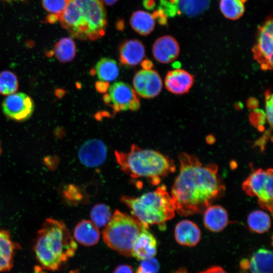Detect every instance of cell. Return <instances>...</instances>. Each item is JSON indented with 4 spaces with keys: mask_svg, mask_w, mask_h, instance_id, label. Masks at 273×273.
<instances>
[{
    "mask_svg": "<svg viewBox=\"0 0 273 273\" xmlns=\"http://www.w3.org/2000/svg\"><path fill=\"white\" fill-rule=\"evenodd\" d=\"M178 159L179 171L170 195L175 211L183 216L203 213L224 194L218 166L213 163L203 165L197 157L186 153L180 154Z\"/></svg>",
    "mask_w": 273,
    "mask_h": 273,
    "instance_id": "obj_1",
    "label": "cell"
},
{
    "mask_svg": "<svg viewBox=\"0 0 273 273\" xmlns=\"http://www.w3.org/2000/svg\"><path fill=\"white\" fill-rule=\"evenodd\" d=\"M77 244L64 223L46 219L38 230L34 246L35 257L42 268L56 271L72 257Z\"/></svg>",
    "mask_w": 273,
    "mask_h": 273,
    "instance_id": "obj_2",
    "label": "cell"
},
{
    "mask_svg": "<svg viewBox=\"0 0 273 273\" xmlns=\"http://www.w3.org/2000/svg\"><path fill=\"white\" fill-rule=\"evenodd\" d=\"M59 21L72 36L84 40L103 36L107 27L106 10L101 0H67Z\"/></svg>",
    "mask_w": 273,
    "mask_h": 273,
    "instance_id": "obj_3",
    "label": "cell"
},
{
    "mask_svg": "<svg viewBox=\"0 0 273 273\" xmlns=\"http://www.w3.org/2000/svg\"><path fill=\"white\" fill-rule=\"evenodd\" d=\"M120 169L132 178H147L154 185L175 171L174 161L161 153L132 145L128 152L115 151Z\"/></svg>",
    "mask_w": 273,
    "mask_h": 273,
    "instance_id": "obj_4",
    "label": "cell"
},
{
    "mask_svg": "<svg viewBox=\"0 0 273 273\" xmlns=\"http://www.w3.org/2000/svg\"><path fill=\"white\" fill-rule=\"evenodd\" d=\"M121 200L132 215L148 227L165 223L175 215L173 200L164 185L138 197L123 196Z\"/></svg>",
    "mask_w": 273,
    "mask_h": 273,
    "instance_id": "obj_5",
    "label": "cell"
},
{
    "mask_svg": "<svg viewBox=\"0 0 273 273\" xmlns=\"http://www.w3.org/2000/svg\"><path fill=\"white\" fill-rule=\"evenodd\" d=\"M143 227V224L132 215L116 210L102 232L103 239L111 249L131 257L134 243Z\"/></svg>",
    "mask_w": 273,
    "mask_h": 273,
    "instance_id": "obj_6",
    "label": "cell"
},
{
    "mask_svg": "<svg viewBox=\"0 0 273 273\" xmlns=\"http://www.w3.org/2000/svg\"><path fill=\"white\" fill-rule=\"evenodd\" d=\"M273 170L272 168H258L247 177L242 188L249 196L256 197L260 207L272 214Z\"/></svg>",
    "mask_w": 273,
    "mask_h": 273,
    "instance_id": "obj_7",
    "label": "cell"
},
{
    "mask_svg": "<svg viewBox=\"0 0 273 273\" xmlns=\"http://www.w3.org/2000/svg\"><path fill=\"white\" fill-rule=\"evenodd\" d=\"M103 101L113 110L114 113L130 110L136 111L140 107V100L134 89L127 83L120 81L112 84Z\"/></svg>",
    "mask_w": 273,
    "mask_h": 273,
    "instance_id": "obj_8",
    "label": "cell"
},
{
    "mask_svg": "<svg viewBox=\"0 0 273 273\" xmlns=\"http://www.w3.org/2000/svg\"><path fill=\"white\" fill-rule=\"evenodd\" d=\"M32 98L23 93H15L7 96L2 103V111L8 118L18 122L28 120L34 110Z\"/></svg>",
    "mask_w": 273,
    "mask_h": 273,
    "instance_id": "obj_9",
    "label": "cell"
},
{
    "mask_svg": "<svg viewBox=\"0 0 273 273\" xmlns=\"http://www.w3.org/2000/svg\"><path fill=\"white\" fill-rule=\"evenodd\" d=\"M273 23L272 17H269L258 31L256 44L253 47V56L261 67L271 69L273 53Z\"/></svg>",
    "mask_w": 273,
    "mask_h": 273,
    "instance_id": "obj_10",
    "label": "cell"
},
{
    "mask_svg": "<svg viewBox=\"0 0 273 273\" xmlns=\"http://www.w3.org/2000/svg\"><path fill=\"white\" fill-rule=\"evenodd\" d=\"M133 89L136 95L145 99L157 97L162 88V80L158 73L152 69L138 71L132 79Z\"/></svg>",
    "mask_w": 273,
    "mask_h": 273,
    "instance_id": "obj_11",
    "label": "cell"
},
{
    "mask_svg": "<svg viewBox=\"0 0 273 273\" xmlns=\"http://www.w3.org/2000/svg\"><path fill=\"white\" fill-rule=\"evenodd\" d=\"M107 155L106 146L97 139H89L80 147L78 156L80 162L88 167H96L103 164Z\"/></svg>",
    "mask_w": 273,
    "mask_h": 273,
    "instance_id": "obj_12",
    "label": "cell"
},
{
    "mask_svg": "<svg viewBox=\"0 0 273 273\" xmlns=\"http://www.w3.org/2000/svg\"><path fill=\"white\" fill-rule=\"evenodd\" d=\"M179 53V47L177 41L169 35L158 38L152 47V54L155 59L162 64H167L174 61Z\"/></svg>",
    "mask_w": 273,
    "mask_h": 273,
    "instance_id": "obj_13",
    "label": "cell"
},
{
    "mask_svg": "<svg viewBox=\"0 0 273 273\" xmlns=\"http://www.w3.org/2000/svg\"><path fill=\"white\" fill-rule=\"evenodd\" d=\"M119 56L120 63L122 65L136 66L145 57L144 46L137 39L126 40L119 46Z\"/></svg>",
    "mask_w": 273,
    "mask_h": 273,
    "instance_id": "obj_14",
    "label": "cell"
},
{
    "mask_svg": "<svg viewBox=\"0 0 273 273\" xmlns=\"http://www.w3.org/2000/svg\"><path fill=\"white\" fill-rule=\"evenodd\" d=\"M148 229L149 227L143 224L133 246L132 256L139 260L154 257L157 253L156 239Z\"/></svg>",
    "mask_w": 273,
    "mask_h": 273,
    "instance_id": "obj_15",
    "label": "cell"
},
{
    "mask_svg": "<svg viewBox=\"0 0 273 273\" xmlns=\"http://www.w3.org/2000/svg\"><path fill=\"white\" fill-rule=\"evenodd\" d=\"M194 81V77L192 74L185 70L176 68L167 72L164 84L169 92L181 95L189 91Z\"/></svg>",
    "mask_w": 273,
    "mask_h": 273,
    "instance_id": "obj_16",
    "label": "cell"
},
{
    "mask_svg": "<svg viewBox=\"0 0 273 273\" xmlns=\"http://www.w3.org/2000/svg\"><path fill=\"white\" fill-rule=\"evenodd\" d=\"M174 237L177 243L182 246L194 247L201 239V231L198 225L189 220L178 222L174 229Z\"/></svg>",
    "mask_w": 273,
    "mask_h": 273,
    "instance_id": "obj_17",
    "label": "cell"
},
{
    "mask_svg": "<svg viewBox=\"0 0 273 273\" xmlns=\"http://www.w3.org/2000/svg\"><path fill=\"white\" fill-rule=\"evenodd\" d=\"M19 247L8 231L0 230V273L10 271L13 267L15 251Z\"/></svg>",
    "mask_w": 273,
    "mask_h": 273,
    "instance_id": "obj_18",
    "label": "cell"
},
{
    "mask_svg": "<svg viewBox=\"0 0 273 273\" xmlns=\"http://www.w3.org/2000/svg\"><path fill=\"white\" fill-rule=\"evenodd\" d=\"M204 213V224L211 232H220L229 223L228 212L220 205H210L205 209Z\"/></svg>",
    "mask_w": 273,
    "mask_h": 273,
    "instance_id": "obj_19",
    "label": "cell"
},
{
    "mask_svg": "<svg viewBox=\"0 0 273 273\" xmlns=\"http://www.w3.org/2000/svg\"><path fill=\"white\" fill-rule=\"evenodd\" d=\"M73 236L79 244L92 246L97 244L100 238L99 229L89 220H82L75 226Z\"/></svg>",
    "mask_w": 273,
    "mask_h": 273,
    "instance_id": "obj_20",
    "label": "cell"
},
{
    "mask_svg": "<svg viewBox=\"0 0 273 273\" xmlns=\"http://www.w3.org/2000/svg\"><path fill=\"white\" fill-rule=\"evenodd\" d=\"M251 273H272V253L266 249L256 251L249 260L248 268Z\"/></svg>",
    "mask_w": 273,
    "mask_h": 273,
    "instance_id": "obj_21",
    "label": "cell"
},
{
    "mask_svg": "<svg viewBox=\"0 0 273 273\" xmlns=\"http://www.w3.org/2000/svg\"><path fill=\"white\" fill-rule=\"evenodd\" d=\"M211 0H174L172 3L176 15L183 14L189 17L199 15L208 9Z\"/></svg>",
    "mask_w": 273,
    "mask_h": 273,
    "instance_id": "obj_22",
    "label": "cell"
},
{
    "mask_svg": "<svg viewBox=\"0 0 273 273\" xmlns=\"http://www.w3.org/2000/svg\"><path fill=\"white\" fill-rule=\"evenodd\" d=\"M155 18L153 14L143 11H137L131 15L130 23L131 27L142 35H147L154 30Z\"/></svg>",
    "mask_w": 273,
    "mask_h": 273,
    "instance_id": "obj_23",
    "label": "cell"
},
{
    "mask_svg": "<svg viewBox=\"0 0 273 273\" xmlns=\"http://www.w3.org/2000/svg\"><path fill=\"white\" fill-rule=\"evenodd\" d=\"M95 73L101 81L110 82L115 80L119 75L117 62L110 58H104L97 63Z\"/></svg>",
    "mask_w": 273,
    "mask_h": 273,
    "instance_id": "obj_24",
    "label": "cell"
},
{
    "mask_svg": "<svg viewBox=\"0 0 273 273\" xmlns=\"http://www.w3.org/2000/svg\"><path fill=\"white\" fill-rule=\"evenodd\" d=\"M53 54L62 63L72 61L76 55V45L70 37L61 38L55 44Z\"/></svg>",
    "mask_w": 273,
    "mask_h": 273,
    "instance_id": "obj_25",
    "label": "cell"
},
{
    "mask_svg": "<svg viewBox=\"0 0 273 273\" xmlns=\"http://www.w3.org/2000/svg\"><path fill=\"white\" fill-rule=\"evenodd\" d=\"M247 223L250 230L263 234L267 232L271 226L269 215L262 210H254L248 216Z\"/></svg>",
    "mask_w": 273,
    "mask_h": 273,
    "instance_id": "obj_26",
    "label": "cell"
},
{
    "mask_svg": "<svg viewBox=\"0 0 273 273\" xmlns=\"http://www.w3.org/2000/svg\"><path fill=\"white\" fill-rule=\"evenodd\" d=\"M245 0H220V9L223 15L231 20L240 18L245 12Z\"/></svg>",
    "mask_w": 273,
    "mask_h": 273,
    "instance_id": "obj_27",
    "label": "cell"
},
{
    "mask_svg": "<svg viewBox=\"0 0 273 273\" xmlns=\"http://www.w3.org/2000/svg\"><path fill=\"white\" fill-rule=\"evenodd\" d=\"M42 6L48 15L46 21L54 23L59 21L67 4V0H42Z\"/></svg>",
    "mask_w": 273,
    "mask_h": 273,
    "instance_id": "obj_28",
    "label": "cell"
},
{
    "mask_svg": "<svg viewBox=\"0 0 273 273\" xmlns=\"http://www.w3.org/2000/svg\"><path fill=\"white\" fill-rule=\"evenodd\" d=\"M112 215L110 207L103 203L94 205L90 213L91 221L99 229L105 227L110 221Z\"/></svg>",
    "mask_w": 273,
    "mask_h": 273,
    "instance_id": "obj_29",
    "label": "cell"
},
{
    "mask_svg": "<svg viewBox=\"0 0 273 273\" xmlns=\"http://www.w3.org/2000/svg\"><path fill=\"white\" fill-rule=\"evenodd\" d=\"M17 76L13 72L4 70L0 72V94L9 96L15 93L18 89Z\"/></svg>",
    "mask_w": 273,
    "mask_h": 273,
    "instance_id": "obj_30",
    "label": "cell"
},
{
    "mask_svg": "<svg viewBox=\"0 0 273 273\" xmlns=\"http://www.w3.org/2000/svg\"><path fill=\"white\" fill-rule=\"evenodd\" d=\"M272 95L269 92L265 94L266 116L270 126L272 125Z\"/></svg>",
    "mask_w": 273,
    "mask_h": 273,
    "instance_id": "obj_31",
    "label": "cell"
},
{
    "mask_svg": "<svg viewBox=\"0 0 273 273\" xmlns=\"http://www.w3.org/2000/svg\"><path fill=\"white\" fill-rule=\"evenodd\" d=\"M109 84L108 82L100 80L96 82L95 88L100 93H106L109 87Z\"/></svg>",
    "mask_w": 273,
    "mask_h": 273,
    "instance_id": "obj_32",
    "label": "cell"
},
{
    "mask_svg": "<svg viewBox=\"0 0 273 273\" xmlns=\"http://www.w3.org/2000/svg\"><path fill=\"white\" fill-rule=\"evenodd\" d=\"M113 273H133L132 266L128 264H121L115 268Z\"/></svg>",
    "mask_w": 273,
    "mask_h": 273,
    "instance_id": "obj_33",
    "label": "cell"
},
{
    "mask_svg": "<svg viewBox=\"0 0 273 273\" xmlns=\"http://www.w3.org/2000/svg\"><path fill=\"white\" fill-rule=\"evenodd\" d=\"M200 273H227L221 267L213 266Z\"/></svg>",
    "mask_w": 273,
    "mask_h": 273,
    "instance_id": "obj_34",
    "label": "cell"
},
{
    "mask_svg": "<svg viewBox=\"0 0 273 273\" xmlns=\"http://www.w3.org/2000/svg\"><path fill=\"white\" fill-rule=\"evenodd\" d=\"M141 63L143 69H151L153 67V64L152 62L147 59L143 60Z\"/></svg>",
    "mask_w": 273,
    "mask_h": 273,
    "instance_id": "obj_35",
    "label": "cell"
},
{
    "mask_svg": "<svg viewBox=\"0 0 273 273\" xmlns=\"http://www.w3.org/2000/svg\"><path fill=\"white\" fill-rule=\"evenodd\" d=\"M155 5V2L153 0H145L144 2V6L148 9H153Z\"/></svg>",
    "mask_w": 273,
    "mask_h": 273,
    "instance_id": "obj_36",
    "label": "cell"
},
{
    "mask_svg": "<svg viewBox=\"0 0 273 273\" xmlns=\"http://www.w3.org/2000/svg\"><path fill=\"white\" fill-rule=\"evenodd\" d=\"M135 273H151L150 271L148 270L147 269L144 268V267H142L141 266H139L138 268Z\"/></svg>",
    "mask_w": 273,
    "mask_h": 273,
    "instance_id": "obj_37",
    "label": "cell"
},
{
    "mask_svg": "<svg viewBox=\"0 0 273 273\" xmlns=\"http://www.w3.org/2000/svg\"><path fill=\"white\" fill-rule=\"evenodd\" d=\"M103 3L109 6L114 5L118 0H101Z\"/></svg>",
    "mask_w": 273,
    "mask_h": 273,
    "instance_id": "obj_38",
    "label": "cell"
},
{
    "mask_svg": "<svg viewBox=\"0 0 273 273\" xmlns=\"http://www.w3.org/2000/svg\"><path fill=\"white\" fill-rule=\"evenodd\" d=\"M117 25L119 26L117 27L118 29L121 30L122 28H123L124 24L123 21H119L118 23H117Z\"/></svg>",
    "mask_w": 273,
    "mask_h": 273,
    "instance_id": "obj_39",
    "label": "cell"
},
{
    "mask_svg": "<svg viewBox=\"0 0 273 273\" xmlns=\"http://www.w3.org/2000/svg\"><path fill=\"white\" fill-rule=\"evenodd\" d=\"M5 1H7V2H12V1H25V0H4Z\"/></svg>",
    "mask_w": 273,
    "mask_h": 273,
    "instance_id": "obj_40",
    "label": "cell"
},
{
    "mask_svg": "<svg viewBox=\"0 0 273 273\" xmlns=\"http://www.w3.org/2000/svg\"><path fill=\"white\" fill-rule=\"evenodd\" d=\"M174 273H187L185 271H178Z\"/></svg>",
    "mask_w": 273,
    "mask_h": 273,
    "instance_id": "obj_41",
    "label": "cell"
},
{
    "mask_svg": "<svg viewBox=\"0 0 273 273\" xmlns=\"http://www.w3.org/2000/svg\"><path fill=\"white\" fill-rule=\"evenodd\" d=\"M2 149L1 144H0V155H1V153H2Z\"/></svg>",
    "mask_w": 273,
    "mask_h": 273,
    "instance_id": "obj_42",
    "label": "cell"
},
{
    "mask_svg": "<svg viewBox=\"0 0 273 273\" xmlns=\"http://www.w3.org/2000/svg\"><path fill=\"white\" fill-rule=\"evenodd\" d=\"M167 1H169L170 2H171V3H173L174 1V0H167Z\"/></svg>",
    "mask_w": 273,
    "mask_h": 273,
    "instance_id": "obj_43",
    "label": "cell"
}]
</instances>
